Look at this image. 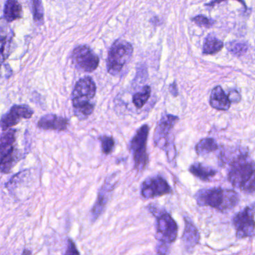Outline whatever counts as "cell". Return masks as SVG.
Masks as SVG:
<instances>
[{"instance_id":"obj_1","label":"cell","mask_w":255,"mask_h":255,"mask_svg":"<svg viewBox=\"0 0 255 255\" xmlns=\"http://www.w3.org/2000/svg\"><path fill=\"white\" fill-rule=\"evenodd\" d=\"M198 205L211 207L221 212L234 209L240 202V196L236 191L222 187L202 189L195 195Z\"/></svg>"},{"instance_id":"obj_2","label":"cell","mask_w":255,"mask_h":255,"mask_svg":"<svg viewBox=\"0 0 255 255\" xmlns=\"http://www.w3.org/2000/svg\"><path fill=\"white\" fill-rule=\"evenodd\" d=\"M228 178L231 184L247 193L255 192V163L245 154L232 160Z\"/></svg>"},{"instance_id":"obj_3","label":"cell","mask_w":255,"mask_h":255,"mask_svg":"<svg viewBox=\"0 0 255 255\" xmlns=\"http://www.w3.org/2000/svg\"><path fill=\"white\" fill-rule=\"evenodd\" d=\"M97 85L91 76H85L79 79L72 93V103L76 117L82 119L92 115L94 104L91 100L95 97Z\"/></svg>"},{"instance_id":"obj_4","label":"cell","mask_w":255,"mask_h":255,"mask_svg":"<svg viewBox=\"0 0 255 255\" xmlns=\"http://www.w3.org/2000/svg\"><path fill=\"white\" fill-rule=\"evenodd\" d=\"M179 118L175 115H163L157 124L153 137L155 146L166 151L168 160L171 163H174L176 159V148L171 134Z\"/></svg>"},{"instance_id":"obj_5","label":"cell","mask_w":255,"mask_h":255,"mask_svg":"<svg viewBox=\"0 0 255 255\" xmlns=\"http://www.w3.org/2000/svg\"><path fill=\"white\" fill-rule=\"evenodd\" d=\"M133 46L126 40H117L109 50L107 70L109 74L118 76L130 61L133 54Z\"/></svg>"},{"instance_id":"obj_6","label":"cell","mask_w":255,"mask_h":255,"mask_svg":"<svg viewBox=\"0 0 255 255\" xmlns=\"http://www.w3.org/2000/svg\"><path fill=\"white\" fill-rule=\"evenodd\" d=\"M149 127L148 125L142 126L138 128L129 143V149L133 157L134 169L138 172H142L148 163L147 153V140H148Z\"/></svg>"},{"instance_id":"obj_7","label":"cell","mask_w":255,"mask_h":255,"mask_svg":"<svg viewBox=\"0 0 255 255\" xmlns=\"http://www.w3.org/2000/svg\"><path fill=\"white\" fill-rule=\"evenodd\" d=\"M150 212L156 217V232H157V245L167 246L175 242L178 237V226L176 222L166 211L157 212L149 206Z\"/></svg>"},{"instance_id":"obj_8","label":"cell","mask_w":255,"mask_h":255,"mask_svg":"<svg viewBox=\"0 0 255 255\" xmlns=\"http://www.w3.org/2000/svg\"><path fill=\"white\" fill-rule=\"evenodd\" d=\"M72 59L77 68L86 73L95 71L100 64L98 55L85 45L75 48L72 54Z\"/></svg>"},{"instance_id":"obj_9","label":"cell","mask_w":255,"mask_h":255,"mask_svg":"<svg viewBox=\"0 0 255 255\" xmlns=\"http://www.w3.org/2000/svg\"><path fill=\"white\" fill-rule=\"evenodd\" d=\"M233 224L238 239L251 238L255 234V213L253 208L247 207L233 219Z\"/></svg>"},{"instance_id":"obj_10","label":"cell","mask_w":255,"mask_h":255,"mask_svg":"<svg viewBox=\"0 0 255 255\" xmlns=\"http://www.w3.org/2000/svg\"><path fill=\"white\" fill-rule=\"evenodd\" d=\"M172 187L164 178L160 175L148 177L141 184L140 193L145 199H154L172 193Z\"/></svg>"},{"instance_id":"obj_11","label":"cell","mask_w":255,"mask_h":255,"mask_svg":"<svg viewBox=\"0 0 255 255\" xmlns=\"http://www.w3.org/2000/svg\"><path fill=\"white\" fill-rule=\"evenodd\" d=\"M34 112L26 105H15L4 114L0 120V127L3 130L11 128L21 122L22 120L32 118Z\"/></svg>"},{"instance_id":"obj_12","label":"cell","mask_w":255,"mask_h":255,"mask_svg":"<svg viewBox=\"0 0 255 255\" xmlns=\"http://www.w3.org/2000/svg\"><path fill=\"white\" fill-rule=\"evenodd\" d=\"M115 178V175L109 176L105 181L104 184L99 190L97 201L91 209V220L93 221H96L104 211L106 205L109 202L111 193L113 192L114 189L115 188V185H116V181L114 180Z\"/></svg>"},{"instance_id":"obj_13","label":"cell","mask_w":255,"mask_h":255,"mask_svg":"<svg viewBox=\"0 0 255 255\" xmlns=\"http://www.w3.org/2000/svg\"><path fill=\"white\" fill-rule=\"evenodd\" d=\"M14 33L4 18H0V64L4 61L11 53L12 43Z\"/></svg>"},{"instance_id":"obj_14","label":"cell","mask_w":255,"mask_h":255,"mask_svg":"<svg viewBox=\"0 0 255 255\" xmlns=\"http://www.w3.org/2000/svg\"><path fill=\"white\" fill-rule=\"evenodd\" d=\"M69 121L67 118L55 115H46L40 118L37 127L46 130H57L64 131L67 130Z\"/></svg>"},{"instance_id":"obj_15","label":"cell","mask_w":255,"mask_h":255,"mask_svg":"<svg viewBox=\"0 0 255 255\" xmlns=\"http://www.w3.org/2000/svg\"><path fill=\"white\" fill-rule=\"evenodd\" d=\"M200 235L194 223L188 217L184 218V230L182 241L187 250H192L199 244Z\"/></svg>"},{"instance_id":"obj_16","label":"cell","mask_w":255,"mask_h":255,"mask_svg":"<svg viewBox=\"0 0 255 255\" xmlns=\"http://www.w3.org/2000/svg\"><path fill=\"white\" fill-rule=\"evenodd\" d=\"M210 105L213 109L218 111H228L230 109L231 103L223 88L220 85L215 87L210 96Z\"/></svg>"},{"instance_id":"obj_17","label":"cell","mask_w":255,"mask_h":255,"mask_svg":"<svg viewBox=\"0 0 255 255\" xmlns=\"http://www.w3.org/2000/svg\"><path fill=\"white\" fill-rule=\"evenodd\" d=\"M20 158V151L14 145L0 160V172L4 174L10 173Z\"/></svg>"},{"instance_id":"obj_18","label":"cell","mask_w":255,"mask_h":255,"mask_svg":"<svg viewBox=\"0 0 255 255\" xmlns=\"http://www.w3.org/2000/svg\"><path fill=\"white\" fill-rule=\"evenodd\" d=\"M189 171L192 175L203 181H210L217 174L215 169L201 163H193L190 166Z\"/></svg>"},{"instance_id":"obj_19","label":"cell","mask_w":255,"mask_h":255,"mask_svg":"<svg viewBox=\"0 0 255 255\" xmlns=\"http://www.w3.org/2000/svg\"><path fill=\"white\" fill-rule=\"evenodd\" d=\"M22 7L17 0H7L4 7V18L8 22L21 19Z\"/></svg>"},{"instance_id":"obj_20","label":"cell","mask_w":255,"mask_h":255,"mask_svg":"<svg viewBox=\"0 0 255 255\" xmlns=\"http://www.w3.org/2000/svg\"><path fill=\"white\" fill-rule=\"evenodd\" d=\"M16 132L15 129L10 128L4 130L0 136V154L1 159L14 146L13 144L16 141Z\"/></svg>"},{"instance_id":"obj_21","label":"cell","mask_w":255,"mask_h":255,"mask_svg":"<svg viewBox=\"0 0 255 255\" xmlns=\"http://www.w3.org/2000/svg\"><path fill=\"white\" fill-rule=\"evenodd\" d=\"M223 46H224V43L223 41L217 39L215 36L209 34L204 42L202 52L205 55H214L220 52L223 49Z\"/></svg>"},{"instance_id":"obj_22","label":"cell","mask_w":255,"mask_h":255,"mask_svg":"<svg viewBox=\"0 0 255 255\" xmlns=\"http://www.w3.org/2000/svg\"><path fill=\"white\" fill-rule=\"evenodd\" d=\"M219 145L217 141L213 138H204L196 144V153L199 155H206L218 149Z\"/></svg>"},{"instance_id":"obj_23","label":"cell","mask_w":255,"mask_h":255,"mask_svg":"<svg viewBox=\"0 0 255 255\" xmlns=\"http://www.w3.org/2000/svg\"><path fill=\"white\" fill-rule=\"evenodd\" d=\"M151 88L145 85L140 91L133 94L132 102L136 109H142L151 97Z\"/></svg>"},{"instance_id":"obj_24","label":"cell","mask_w":255,"mask_h":255,"mask_svg":"<svg viewBox=\"0 0 255 255\" xmlns=\"http://www.w3.org/2000/svg\"><path fill=\"white\" fill-rule=\"evenodd\" d=\"M229 52L236 56H241L247 52L249 49L248 43L244 41H231L226 44Z\"/></svg>"},{"instance_id":"obj_25","label":"cell","mask_w":255,"mask_h":255,"mask_svg":"<svg viewBox=\"0 0 255 255\" xmlns=\"http://www.w3.org/2000/svg\"><path fill=\"white\" fill-rule=\"evenodd\" d=\"M31 5L34 22L37 25H42L44 19V9L42 0H31Z\"/></svg>"},{"instance_id":"obj_26","label":"cell","mask_w":255,"mask_h":255,"mask_svg":"<svg viewBox=\"0 0 255 255\" xmlns=\"http://www.w3.org/2000/svg\"><path fill=\"white\" fill-rule=\"evenodd\" d=\"M100 142H101L102 151L105 154H110L115 148V141L112 136H100Z\"/></svg>"},{"instance_id":"obj_27","label":"cell","mask_w":255,"mask_h":255,"mask_svg":"<svg viewBox=\"0 0 255 255\" xmlns=\"http://www.w3.org/2000/svg\"><path fill=\"white\" fill-rule=\"evenodd\" d=\"M192 20L200 27H204V28H211L214 25V21L209 18L206 17L203 15H198L192 19Z\"/></svg>"},{"instance_id":"obj_28","label":"cell","mask_w":255,"mask_h":255,"mask_svg":"<svg viewBox=\"0 0 255 255\" xmlns=\"http://www.w3.org/2000/svg\"><path fill=\"white\" fill-rule=\"evenodd\" d=\"M64 255H80L76 244L72 240L67 241V250Z\"/></svg>"},{"instance_id":"obj_29","label":"cell","mask_w":255,"mask_h":255,"mask_svg":"<svg viewBox=\"0 0 255 255\" xmlns=\"http://www.w3.org/2000/svg\"><path fill=\"white\" fill-rule=\"evenodd\" d=\"M11 74V70L8 64H0V81L2 79L3 76L9 77Z\"/></svg>"},{"instance_id":"obj_30","label":"cell","mask_w":255,"mask_h":255,"mask_svg":"<svg viewBox=\"0 0 255 255\" xmlns=\"http://www.w3.org/2000/svg\"><path fill=\"white\" fill-rule=\"evenodd\" d=\"M229 100H230L231 103H239L241 101V94L238 91H232L229 93Z\"/></svg>"},{"instance_id":"obj_31","label":"cell","mask_w":255,"mask_h":255,"mask_svg":"<svg viewBox=\"0 0 255 255\" xmlns=\"http://www.w3.org/2000/svg\"><path fill=\"white\" fill-rule=\"evenodd\" d=\"M169 93L173 96L174 97L178 95V86H177L176 82H173L169 85Z\"/></svg>"},{"instance_id":"obj_32","label":"cell","mask_w":255,"mask_h":255,"mask_svg":"<svg viewBox=\"0 0 255 255\" xmlns=\"http://www.w3.org/2000/svg\"><path fill=\"white\" fill-rule=\"evenodd\" d=\"M225 1V0H212L211 2L206 4L207 6H214V4H218V3L222 2V1ZM237 1H240L243 5L247 8V4H246L245 1L244 0H237Z\"/></svg>"},{"instance_id":"obj_33","label":"cell","mask_w":255,"mask_h":255,"mask_svg":"<svg viewBox=\"0 0 255 255\" xmlns=\"http://www.w3.org/2000/svg\"><path fill=\"white\" fill-rule=\"evenodd\" d=\"M22 255H31V253L30 250H25L22 252Z\"/></svg>"},{"instance_id":"obj_34","label":"cell","mask_w":255,"mask_h":255,"mask_svg":"<svg viewBox=\"0 0 255 255\" xmlns=\"http://www.w3.org/2000/svg\"><path fill=\"white\" fill-rule=\"evenodd\" d=\"M1 154H0V160H1Z\"/></svg>"}]
</instances>
